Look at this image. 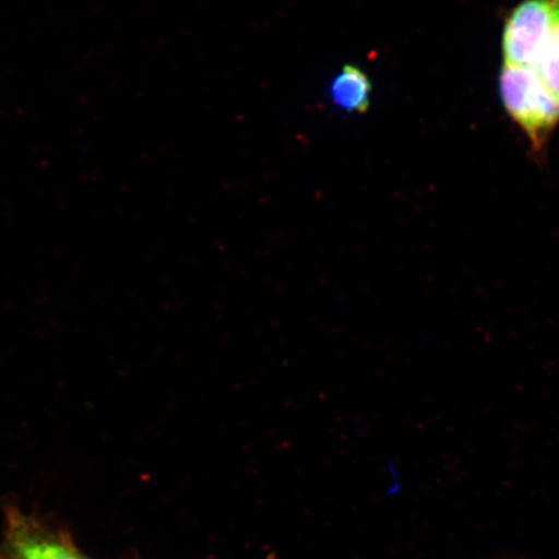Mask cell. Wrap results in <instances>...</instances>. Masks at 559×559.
<instances>
[{"instance_id":"cell-1","label":"cell","mask_w":559,"mask_h":559,"mask_svg":"<svg viewBox=\"0 0 559 559\" xmlns=\"http://www.w3.org/2000/svg\"><path fill=\"white\" fill-rule=\"evenodd\" d=\"M500 95L508 115L526 134L531 152L540 160L559 123V99L530 67L504 66Z\"/></svg>"},{"instance_id":"cell-2","label":"cell","mask_w":559,"mask_h":559,"mask_svg":"<svg viewBox=\"0 0 559 559\" xmlns=\"http://www.w3.org/2000/svg\"><path fill=\"white\" fill-rule=\"evenodd\" d=\"M559 12V0H523L510 13L502 33L504 66L530 67Z\"/></svg>"},{"instance_id":"cell-3","label":"cell","mask_w":559,"mask_h":559,"mask_svg":"<svg viewBox=\"0 0 559 559\" xmlns=\"http://www.w3.org/2000/svg\"><path fill=\"white\" fill-rule=\"evenodd\" d=\"M9 550L19 559H85L72 544L23 515H12Z\"/></svg>"},{"instance_id":"cell-4","label":"cell","mask_w":559,"mask_h":559,"mask_svg":"<svg viewBox=\"0 0 559 559\" xmlns=\"http://www.w3.org/2000/svg\"><path fill=\"white\" fill-rule=\"evenodd\" d=\"M372 82L362 70L346 66L332 83V100L352 114H366L370 107Z\"/></svg>"},{"instance_id":"cell-5","label":"cell","mask_w":559,"mask_h":559,"mask_svg":"<svg viewBox=\"0 0 559 559\" xmlns=\"http://www.w3.org/2000/svg\"><path fill=\"white\" fill-rule=\"evenodd\" d=\"M530 68L559 99V12Z\"/></svg>"},{"instance_id":"cell-6","label":"cell","mask_w":559,"mask_h":559,"mask_svg":"<svg viewBox=\"0 0 559 559\" xmlns=\"http://www.w3.org/2000/svg\"><path fill=\"white\" fill-rule=\"evenodd\" d=\"M0 559H19L11 550L7 549L4 554H0Z\"/></svg>"}]
</instances>
